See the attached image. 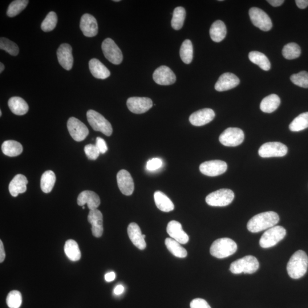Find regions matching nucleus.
<instances>
[{
  "instance_id": "c9c22d12",
  "label": "nucleus",
  "mask_w": 308,
  "mask_h": 308,
  "mask_svg": "<svg viewBox=\"0 0 308 308\" xmlns=\"http://www.w3.org/2000/svg\"><path fill=\"white\" fill-rule=\"evenodd\" d=\"M186 18V11L183 7H178L174 10L172 25L173 29L180 30L183 28Z\"/></svg>"
},
{
  "instance_id": "f3484780",
  "label": "nucleus",
  "mask_w": 308,
  "mask_h": 308,
  "mask_svg": "<svg viewBox=\"0 0 308 308\" xmlns=\"http://www.w3.org/2000/svg\"><path fill=\"white\" fill-rule=\"evenodd\" d=\"M214 117L216 113L212 109L204 108L193 113L190 117V121L194 126L201 127L212 122Z\"/></svg>"
},
{
  "instance_id": "c85d7f7f",
  "label": "nucleus",
  "mask_w": 308,
  "mask_h": 308,
  "mask_svg": "<svg viewBox=\"0 0 308 308\" xmlns=\"http://www.w3.org/2000/svg\"><path fill=\"white\" fill-rule=\"evenodd\" d=\"M154 198L158 209L164 212H170L175 209L172 202L166 194L160 192H156L154 194Z\"/></svg>"
},
{
  "instance_id": "f8f14e48",
  "label": "nucleus",
  "mask_w": 308,
  "mask_h": 308,
  "mask_svg": "<svg viewBox=\"0 0 308 308\" xmlns=\"http://www.w3.org/2000/svg\"><path fill=\"white\" fill-rule=\"evenodd\" d=\"M228 169V165L222 160H212L204 162L200 166V171L204 176L216 177L222 175Z\"/></svg>"
},
{
  "instance_id": "5fc2aeb1",
  "label": "nucleus",
  "mask_w": 308,
  "mask_h": 308,
  "mask_svg": "<svg viewBox=\"0 0 308 308\" xmlns=\"http://www.w3.org/2000/svg\"><path fill=\"white\" fill-rule=\"evenodd\" d=\"M124 291V288L123 286L119 285L116 287L114 293L116 296H120L123 294Z\"/></svg>"
},
{
  "instance_id": "49530a36",
  "label": "nucleus",
  "mask_w": 308,
  "mask_h": 308,
  "mask_svg": "<svg viewBox=\"0 0 308 308\" xmlns=\"http://www.w3.org/2000/svg\"><path fill=\"white\" fill-rule=\"evenodd\" d=\"M163 166V161L159 158H154L149 160L147 164V169L150 172L156 171Z\"/></svg>"
},
{
  "instance_id": "9b49d317",
  "label": "nucleus",
  "mask_w": 308,
  "mask_h": 308,
  "mask_svg": "<svg viewBox=\"0 0 308 308\" xmlns=\"http://www.w3.org/2000/svg\"><path fill=\"white\" fill-rule=\"evenodd\" d=\"M288 149L285 144L280 142H269L262 146L258 154L262 158L284 157L287 155Z\"/></svg>"
},
{
  "instance_id": "4468645a",
  "label": "nucleus",
  "mask_w": 308,
  "mask_h": 308,
  "mask_svg": "<svg viewBox=\"0 0 308 308\" xmlns=\"http://www.w3.org/2000/svg\"><path fill=\"white\" fill-rule=\"evenodd\" d=\"M127 105L129 110L136 114L147 112L153 106V102L148 98L132 97L128 100Z\"/></svg>"
},
{
  "instance_id": "2eb2a0df",
  "label": "nucleus",
  "mask_w": 308,
  "mask_h": 308,
  "mask_svg": "<svg viewBox=\"0 0 308 308\" xmlns=\"http://www.w3.org/2000/svg\"><path fill=\"white\" fill-rule=\"evenodd\" d=\"M155 82L162 86H170L176 82V76L171 68L162 66L157 68L153 74Z\"/></svg>"
},
{
  "instance_id": "c756f323",
  "label": "nucleus",
  "mask_w": 308,
  "mask_h": 308,
  "mask_svg": "<svg viewBox=\"0 0 308 308\" xmlns=\"http://www.w3.org/2000/svg\"><path fill=\"white\" fill-rule=\"evenodd\" d=\"M281 104L280 97L276 94L269 96L262 100L261 110L266 113H272L278 110Z\"/></svg>"
},
{
  "instance_id": "20e7f679",
  "label": "nucleus",
  "mask_w": 308,
  "mask_h": 308,
  "mask_svg": "<svg viewBox=\"0 0 308 308\" xmlns=\"http://www.w3.org/2000/svg\"><path fill=\"white\" fill-rule=\"evenodd\" d=\"M259 267L260 264L256 258L247 256L232 263L230 270L234 274H253L256 272Z\"/></svg>"
},
{
  "instance_id": "4c0bfd02",
  "label": "nucleus",
  "mask_w": 308,
  "mask_h": 308,
  "mask_svg": "<svg viewBox=\"0 0 308 308\" xmlns=\"http://www.w3.org/2000/svg\"><path fill=\"white\" fill-rule=\"evenodd\" d=\"M29 2L28 0H16L12 2L7 10L8 17L11 18L16 17L26 9Z\"/></svg>"
},
{
  "instance_id": "b1692460",
  "label": "nucleus",
  "mask_w": 308,
  "mask_h": 308,
  "mask_svg": "<svg viewBox=\"0 0 308 308\" xmlns=\"http://www.w3.org/2000/svg\"><path fill=\"white\" fill-rule=\"evenodd\" d=\"M80 206L88 204L90 210H98L100 204V196L96 193L91 191H84L80 193L77 200Z\"/></svg>"
},
{
  "instance_id": "09e8293b",
  "label": "nucleus",
  "mask_w": 308,
  "mask_h": 308,
  "mask_svg": "<svg viewBox=\"0 0 308 308\" xmlns=\"http://www.w3.org/2000/svg\"><path fill=\"white\" fill-rule=\"evenodd\" d=\"M96 146L99 150L100 154H104L108 151V147L106 142L100 137L96 138Z\"/></svg>"
},
{
  "instance_id": "37998d69",
  "label": "nucleus",
  "mask_w": 308,
  "mask_h": 308,
  "mask_svg": "<svg viewBox=\"0 0 308 308\" xmlns=\"http://www.w3.org/2000/svg\"><path fill=\"white\" fill-rule=\"evenodd\" d=\"M22 294L19 291H12L8 295L6 304L10 308H20L22 305Z\"/></svg>"
},
{
  "instance_id": "bf43d9fd",
  "label": "nucleus",
  "mask_w": 308,
  "mask_h": 308,
  "mask_svg": "<svg viewBox=\"0 0 308 308\" xmlns=\"http://www.w3.org/2000/svg\"><path fill=\"white\" fill-rule=\"evenodd\" d=\"M83 209H84H84H85V206H83Z\"/></svg>"
},
{
  "instance_id": "a19ab883",
  "label": "nucleus",
  "mask_w": 308,
  "mask_h": 308,
  "mask_svg": "<svg viewBox=\"0 0 308 308\" xmlns=\"http://www.w3.org/2000/svg\"><path fill=\"white\" fill-rule=\"evenodd\" d=\"M58 15L54 12H51L48 14L42 23V29L44 32H50L54 30L58 25Z\"/></svg>"
},
{
  "instance_id": "1a4fd4ad",
  "label": "nucleus",
  "mask_w": 308,
  "mask_h": 308,
  "mask_svg": "<svg viewBox=\"0 0 308 308\" xmlns=\"http://www.w3.org/2000/svg\"><path fill=\"white\" fill-rule=\"evenodd\" d=\"M102 48L105 58L111 63L118 66L122 62V52L112 39L105 40L102 43Z\"/></svg>"
},
{
  "instance_id": "13d9d810",
  "label": "nucleus",
  "mask_w": 308,
  "mask_h": 308,
  "mask_svg": "<svg viewBox=\"0 0 308 308\" xmlns=\"http://www.w3.org/2000/svg\"><path fill=\"white\" fill-rule=\"evenodd\" d=\"M2 110H0V116H2Z\"/></svg>"
},
{
  "instance_id": "393cba45",
  "label": "nucleus",
  "mask_w": 308,
  "mask_h": 308,
  "mask_svg": "<svg viewBox=\"0 0 308 308\" xmlns=\"http://www.w3.org/2000/svg\"><path fill=\"white\" fill-rule=\"evenodd\" d=\"M28 180L27 178L20 174L16 176L10 182L9 190L12 196L18 197L19 194L26 192Z\"/></svg>"
},
{
  "instance_id": "6e6552de",
  "label": "nucleus",
  "mask_w": 308,
  "mask_h": 308,
  "mask_svg": "<svg viewBox=\"0 0 308 308\" xmlns=\"http://www.w3.org/2000/svg\"><path fill=\"white\" fill-rule=\"evenodd\" d=\"M245 135L242 130L228 128L220 136V142L226 147H237L244 142Z\"/></svg>"
},
{
  "instance_id": "412c9836",
  "label": "nucleus",
  "mask_w": 308,
  "mask_h": 308,
  "mask_svg": "<svg viewBox=\"0 0 308 308\" xmlns=\"http://www.w3.org/2000/svg\"><path fill=\"white\" fill-rule=\"evenodd\" d=\"M167 231L170 236L180 244H186L190 240L188 235L184 232L180 222H170L168 226Z\"/></svg>"
},
{
  "instance_id": "f704fd0d",
  "label": "nucleus",
  "mask_w": 308,
  "mask_h": 308,
  "mask_svg": "<svg viewBox=\"0 0 308 308\" xmlns=\"http://www.w3.org/2000/svg\"><path fill=\"white\" fill-rule=\"evenodd\" d=\"M56 176L54 172L48 171L43 174L40 180V188L46 194H50L54 187Z\"/></svg>"
},
{
  "instance_id": "864d4df0",
  "label": "nucleus",
  "mask_w": 308,
  "mask_h": 308,
  "mask_svg": "<svg viewBox=\"0 0 308 308\" xmlns=\"http://www.w3.org/2000/svg\"><path fill=\"white\" fill-rule=\"evenodd\" d=\"M116 274L114 272H110L105 275V280L108 282H110L115 280Z\"/></svg>"
},
{
  "instance_id": "5701e85b",
  "label": "nucleus",
  "mask_w": 308,
  "mask_h": 308,
  "mask_svg": "<svg viewBox=\"0 0 308 308\" xmlns=\"http://www.w3.org/2000/svg\"><path fill=\"white\" fill-rule=\"evenodd\" d=\"M128 232L130 239L138 248L142 250L146 248L147 244L145 241L146 235L142 233L138 225L135 222H132L129 225Z\"/></svg>"
},
{
  "instance_id": "3c124183",
  "label": "nucleus",
  "mask_w": 308,
  "mask_h": 308,
  "mask_svg": "<svg viewBox=\"0 0 308 308\" xmlns=\"http://www.w3.org/2000/svg\"><path fill=\"white\" fill-rule=\"evenodd\" d=\"M298 6L301 10H304L308 6V0H297L296 1Z\"/></svg>"
},
{
  "instance_id": "7c9ffc66",
  "label": "nucleus",
  "mask_w": 308,
  "mask_h": 308,
  "mask_svg": "<svg viewBox=\"0 0 308 308\" xmlns=\"http://www.w3.org/2000/svg\"><path fill=\"white\" fill-rule=\"evenodd\" d=\"M2 151L8 156L16 157L22 153L23 147L18 142L8 140L2 144Z\"/></svg>"
},
{
  "instance_id": "4be33fe9",
  "label": "nucleus",
  "mask_w": 308,
  "mask_h": 308,
  "mask_svg": "<svg viewBox=\"0 0 308 308\" xmlns=\"http://www.w3.org/2000/svg\"><path fill=\"white\" fill-rule=\"evenodd\" d=\"M240 83L236 76L228 72L221 76L216 84V89L218 92L228 91L236 88Z\"/></svg>"
},
{
  "instance_id": "58836bf2",
  "label": "nucleus",
  "mask_w": 308,
  "mask_h": 308,
  "mask_svg": "<svg viewBox=\"0 0 308 308\" xmlns=\"http://www.w3.org/2000/svg\"><path fill=\"white\" fill-rule=\"evenodd\" d=\"M308 128V112L302 113L295 118L290 126L292 132H300Z\"/></svg>"
},
{
  "instance_id": "6ab92c4d",
  "label": "nucleus",
  "mask_w": 308,
  "mask_h": 308,
  "mask_svg": "<svg viewBox=\"0 0 308 308\" xmlns=\"http://www.w3.org/2000/svg\"><path fill=\"white\" fill-rule=\"evenodd\" d=\"M72 48L70 44H62L58 51V56L60 64L64 70L70 71L74 64V58L72 54Z\"/></svg>"
},
{
  "instance_id": "a18cd8bd",
  "label": "nucleus",
  "mask_w": 308,
  "mask_h": 308,
  "mask_svg": "<svg viewBox=\"0 0 308 308\" xmlns=\"http://www.w3.org/2000/svg\"><path fill=\"white\" fill-rule=\"evenodd\" d=\"M84 152L89 160H96L99 158L100 152L96 145L88 144L84 148Z\"/></svg>"
},
{
  "instance_id": "ea45409f",
  "label": "nucleus",
  "mask_w": 308,
  "mask_h": 308,
  "mask_svg": "<svg viewBox=\"0 0 308 308\" xmlns=\"http://www.w3.org/2000/svg\"><path fill=\"white\" fill-rule=\"evenodd\" d=\"M302 54L300 47L295 43H290L284 48L282 55L284 58L288 60L298 58Z\"/></svg>"
},
{
  "instance_id": "a878e982",
  "label": "nucleus",
  "mask_w": 308,
  "mask_h": 308,
  "mask_svg": "<svg viewBox=\"0 0 308 308\" xmlns=\"http://www.w3.org/2000/svg\"><path fill=\"white\" fill-rule=\"evenodd\" d=\"M89 68L91 74L95 78L99 80H106L110 76V72L104 64L97 59H92L89 62Z\"/></svg>"
},
{
  "instance_id": "423d86ee",
  "label": "nucleus",
  "mask_w": 308,
  "mask_h": 308,
  "mask_svg": "<svg viewBox=\"0 0 308 308\" xmlns=\"http://www.w3.org/2000/svg\"><path fill=\"white\" fill-rule=\"evenodd\" d=\"M286 234V230L282 226H274L263 234L260 240V245L262 248H272L282 240Z\"/></svg>"
},
{
  "instance_id": "de8ad7c7",
  "label": "nucleus",
  "mask_w": 308,
  "mask_h": 308,
  "mask_svg": "<svg viewBox=\"0 0 308 308\" xmlns=\"http://www.w3.org/2000/svg\"><path fill=\"white\" fill-rule=\"evenodd\" d=\"M190 306L191 308H212L208 302L202 298L194 300Z\"/></svg>"
},
{
  "instance_id": "8fccbe9b",
  "label": "nucleus",
  "mask_w": 308,
  "mask_h": 308,
  "mask_svg": "<svg viewBox=\"0 0 308 308\" xmlns=\"http://www.w3.org/2000/svg\"><path fill=\"white\" fill-rule=\"evenodd\" d=\"M6 254L2 240H0V262L2 263L5 260Z\"/></svg>"
},
{
  "instance_id": "72a5a7b5",
  "label": "nucleus",
  "mask_w": 308,
  "mask_h": 308,
  "mask_svg": "<svg viewBox=\"0 0 308 308\" xmlns=\"http://www.w3.org/2000/svg\"><path fill=\"white\" fill-rule=\"evenodd\" d=\"M64 252L70 260L78 262L81 258V252L78 243L74 240H68L64 246Z\"/></svg>"
},
{
  "instance_id": "aec40b11",
  "label": "nucleus",
  "mask_w": 308,
  "mask_h": 308,
  "mask_svg": "<svg viewBox=\"0 0 308 308\" xmlns=\"http://www.w3.org/2000/svg\"><path fill=\"white\" fill-rule=\"evenodd\" d=\"M88 221L92 226L93 236L96 238L102 237L104 234V217L98 210H90L88 216Z\"/></svg>"
},
{
  "instance_id": "603ef678",
  "label": "nucleus",
  "mask_w": 308,
  "mask_h": 308,
  "mask_svg": "<svg viewBox=\"0 0 308 308\" xmlns=\"http://www.w3.org/2000/svg\"><path fill=\"white\" fill-rule=\"evenodd\" d=\"M267 2H269L272 6L278 7L282 6L285 1L284 0H268Z\"/></svg>"
},
{
  "instance_id": "a211bd4d",
  "label": "nucleus",
  "mask_w": 308,
  "mask_h": 308,
  "mask_svg": "<svg viewBox=\"0 0 308 308\" xmlns=\"http://www.w3.org/2000/svg\"><path fill=\"white\" fill-rule=\"evenodd\" d=\"M80 28L84 36L94 38L98 34V25L94 16L86 14L81 18Z\"/></svg>"
},
{
  "instance_id": "f03ea898",
  "label": "nucleus",
  "mask_w": 308,
  "mask_h": 308,
  "mask_svg": "<svg viewBox=\"0 0 308 308\" xmlns=\"http://www.w3.org/2000/svg\"><path fill=\"white\" fill-rule=\"evenodd\" d=\"M308 268V257L303 250H298L290 259L287 271L290 278L297 280L304 276Z\"/></svg>"
},
{
  "instance_id": "f257e3e1",
  "label": "nucleus",
  "mask_w": 308,
  "mask_h": 308,
  "mask_svg": "<svg viewBox=\"0 0 308 308\" xmlns=\"http://www.w3.org/2000/svg\"><path fill=\"white\" fill-rule=\"evenodd\" d=\"M280 221L278 214L274 212H266L257 214L249 221L247 228L250 232L258 233L276 226Z\"/></svg>"
},
{
  "instance_id": "4d7b16f0",
  "label": "nucleus",
  "mask_w": 308,
  "mask_h": 308,
  "mask_svg": "<svg viewBox=\"0 0 308 308\" xmlns=\"http://www.w3.org/2000/svg\"><path fill=\"white\" fill-rule=\"evenodd\" d=\"M114 2H120V0H114V1H113Z\"/></svg>"
},
{
  "instance_id": "79ce46f5",
  "label": "nucleus",
  "mask_w": 308,
  "mask_h": 308,
  "mask_svg": "<svg viewBox=\"0 0 308 308\" xmlns=\"http://www.w3.org/2000/svg\"><path fill=\"white\" fill-rule=\"evenodd\" d=\"M0 48L14 56H18L20 52L18 44L6 38L0 40Z\"/></svg>"
},
{
  "instance_id": "cd10ccee",
  "label": "nucleus",
  "mask_w": 308,
  "mask_h": 308,
  "mask_svg": "<svg viewBox=\"0 0 308 308\" xmlns=\"http://www.w3.org/2000/svg\"><path fill=\"white\" fill-rule=\"evenodd\" d=\"M210 36L213 42L220 43L226 38L228 30L225 24L218 20L214 22L210 29Z\"/></svg>"
},
{
  "instance_id": "0eeeda50",
  "label": "nucleus",
  "mask_w": 308,
  "mask_h": 308,
  "mask_svg": "<svg viewBox=\"0 0 308 308\" xmlns=\"http://www.w3.org/2000/svg\"><path fill=\"white\" fill-rule=\"evenodd\" d=\"M234 194L232 190L222 189L208 194L206 198V202L212 206H226L233 202Z\"/></svg>"
},
{
  "instance_id": "ddd939ff",
  "label": "nucleus",
  "mask_w": 308,
  "mask_h": 308,
  "mask_svg": "<svg viewBox=\"0 0 308 308\" xmlns=\"http://www.w3.org/2000/svg\"><path fill=\"white\" fill-rule=\"evenodd\" d=\"M68 128L72 138L76 142L84 141L89 134L86 126L74 117L68 120Z\"/></svg>"
},
{
  "instance_id": "bb28decb",
  "label": "nucleus",
  "mask_w": 308,
  "mask_h": 308,
  "mask_svg": "<svg viewBox=\"0 0 308 308\" xmlns=\"http://www.w3.org/2000/svg\"><path fill=\"white\" fill-rule=\"evenodd\" d=\"M10 110L16 116H22L27 114L29 112V105L26 101L20 97H13L8 102Z\"/></svg>"
},
{
  "instance_id": "dca6fc26",
  "label": "nucleus",
  "mask_w": 308,
  "mask_h": 308,
  "mask_svg": "<svg viewBox=\"0 0 308 308\" xmlns=\"http://www.w3.org/2000/svg\"><path fill=\"white\" fill-rule=\"evenodd\" d=\"M117 182L122 193L126 196H132L134 192V182L131 176L126 170H121L117 175Z\"/></svg>"
},
{
  "instance_id": "2f4dec72",
  "label": "nucleus",
  "mask_w": 308,
  "mask_h": 308,
  "mask_svg": "<svg viewBox=\"0 0 308 308\" xmlns=\"http://www.w3.org/2000/svg\"><path fill=\"white\" fill-rule=\"evenodd\" d=\"M166 246L174 256L176 258H184L188 256V252L180 242L172 238H168L165 242Z\"/></svg>"
},
{
  "instance_id": "c03bdc74",
  "label": "nucleus",
  "mask_w": 308,
  "mask_h": 308,
  "mask_svg": "<svg viewBox=\"0 0 308 308\" xmlns=\"http://www.w3.org/2000/svg\"><path fill=\"white\" fill-rule=\"evenodd\" d=\"M290 80L296 86L308 88V72H302L298 74H294L291 76Z\"/></svg>"
},
{
  "instance_id": "7ed1b4c3",
  "label": "nucleus",
  "mask_w": 308,
  "mask_h": 308,
  "mask_svg": "<svg viewBox=\"0 0 308 308\" xmlns=\"http://www.w3.org/2000/svg\"><path fill=\"white\" fill-rule=\"evenodd\" d=\"M238 250V245L232 239L222 238L214 242L210 249L212 256L222 259L232 256Z\"/></svg>"
},
{
  "instance_id": "e433bc0d",
  "label": "nucleus",
  "mask_w": 308,
  "mask_h": 308,
  "mask_svg": "<svg viewBox=\"0 0 308 308\" xmlns=\"http://www.w3.org/2000/svg\"><path fill=\"white\" fill-rule=\"evenodd\" d=\"M180 56L182 60L186 64H190L194 58V48L191 40H186L182 44L180 50Z\"/></svg>"
},
{
  "instance_id": "6e6d98bb",
  "label": "nucleus",
  "mask_w": 308,
  "mask_h": 308,
  "mask_svg": "<svg viewBox=\"0 0 308 308\" xmlns=\"http://www.w3.org/2000/svg\"><path fill=\"white\" fill-rule=\"evenodd\" d=\"M5 70V66L4 64L1 62L0 63V74H2V72Z\"/></svg>"
},
{
  "instance_id": "39448f33",
  "label": "nucleus",
  "mask_w": 308,
  "mask_h": 308,
  "mask_svg": "<svg viewBox=\"0 0 308 308\" xmlns=\"http://www.w3.org/2000/svg\"><path fill=\"white\" fill-rule=\"evenodd\" d=\"M87 117L89 124L94 130L101 132L108 136L112 134L113 129L111 124L100 113L94 110H89Z\"/></svg>"
},
{
  "instance_id": "473e14b6",
  "label": "nucleus",
  "mask_w": 308,
  "mask_h": 308,
  "mask_svg": "<svg viewBox=\"0 0 308 308\" xmlns=\"http://www.w3.org/2000/svg\"><path fill=\"white\" fill-rule=\"evenodd\" d=\"M249 58L251 62L257 64L262 70L269 71L270 70L271 64L270 60L264 54L258 52H250Z\"/></svg>"
},
{
  "instance_id": "9d476101",
  "label": "nucleus",
  "mask_w": 308,
  "mask_h": 308,
  "mask_svg": "<svg viewBox=\"0 0 308 308\" xmlns=\"http://www.w3.org/2000/svg\"><path fill=\"white\" fill-rule=\"evenodd\" d=\"M250 16L254 25L262 31L268 32L273 27L272 22L269 16L259 8H251Z\"/></svg>"
}]
</instances>
